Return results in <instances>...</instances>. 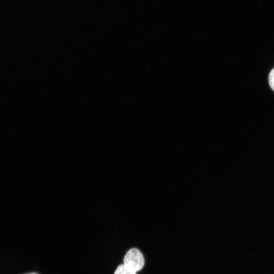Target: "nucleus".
<instances>
[{"instance_id":"1","label":"nucleus","mask_w":274,"mask_h":274,"mask_svg":"<svg viewBox=\"0 0 274 274\" xmlns=\"http://www.w3.org/2000/svg\"><path fill=\"white\" fill-rule=\"evenodd\" d=\"M145 260L140 251L136 248L130 249L123 259V264L133 271L141 270L144 266Z\"/></svg>"},{"instance_id":"2","label":"nucleus","mask_w":274,"mask_h":274,"mask_svg":"<svg viewBox=\"0 0 274 274\" xmlns=\"http://www.w3.org/2000/svg\"><path fill=\"white\" fill-rule=\"evenodd\" d=\"M114 274H136V272L129 269L124 264L119 265Z\"/></svg>"},{"instance_id":"3","label":"nucleus","mask_w":274,"mask_h":274,"mask_svg":"<svg viewBox=\"0 0 274 274\" xmlns=\"http://www.w3.org/2000/svg\"><path fill=\"white\" fill-rule=\"evenodd\" d=\"M268 82L270 87L274 91V68L271 70L269 75Z\"/></svg>"},{"instance_id":"4","label":"nucleus","mask_w":274,"mask_h":274,"mask_svg":"<svg viewBox=\"0 0 274 274\" xmlns=\"http://www.w3.org/2000/svg\"><path fill=\"white\" fill-rule=\"evenodd\" d=\"M27 274H38V273L33 272V273H27Z\"/></svg>"}]
</instances>
